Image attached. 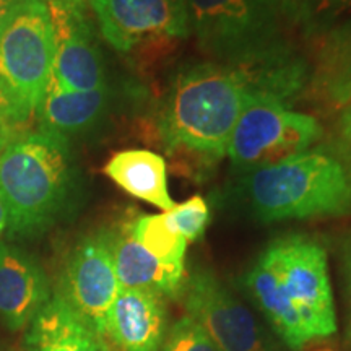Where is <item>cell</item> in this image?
Instances as JSON below:
<instances>
[{
  "instance_id": "28",
  "label": "cell",
  "mask_w": 351,
  "mask_h": 351,
  "mask_svg": "<svg viewBox=\"0 0 351 351\" xmlns=\"http://www.w3.org/2000/svg\"><path fill=\"white\" fill-rule=\"evenodd\" d=\"M26 127H12V125H0V152L7 147L8 143L13 142L21 134H25Z\"/></svg>"
},
{
  "instance_id": "27",
  "label": "cell",
  "mask_w": 351,
  "mask_h": 351,
  "mask_svg": "<svg viewBox=\"0 0 351 351\" xmlns=\"http://www.w3.org/2000/svg\"><path fill=\"white\" fill-rule=\"evenodd\" d=\"M285 12H287V16L289 23L293 25V28L298 29V25H300L302 10H304L306 0H282Z\"/></svg>"
},
{
  "instance_id": "26",
  "label": "cell",
  "mask_w": 351,
  "mask_h": 351,
  "mask_svg": "<svg viewBox=\"0 0 351 351\" xmlns=\"http://www.w3.org/2000/svg\"><path fill=\"white\" fill-rule=\"evenodd\" d=\"M340 262L345 276L346 298H348V324H346V340L351 343V232L340 241Z\"/></svg>"
},
{
  "instance_id": "16",
  "label": "cell",
  "mask_w": 351,
  "mask_h": 351,
  "mask_svg": "<svg viewBox=\"0 0 351 351\" xmlns=\"http://www.w3.org/2000/svg\"><path fill=\"white\" fill-rule=\"evenodd\" d=\"M245 287L285 345L291 350H301L313 340L295 306L289 301L274 261L267 251L262 252L249 270L245 276Z\"/></svg>"
},
{
  "instance_id": "10",
  "label": "cell",
  "mask_w": 351,
  "mask_h": 351,
  "mask_svg": "<svg viewBox=\"0 0 351 351\" xmlns=\"http://www.w3.org/2000/svg\"><path fill=\"white\" fill-rule=\"evenodd\" d=\"M119 291L112 256V231L86 236L69 258L59 295L104 337L108 311Z\"/></svg>"
},
{
  "instance_id": "5",
  "label": "cell",
  "mask_w": 351,
  "mask_h": 351,
  "mask_svg": "<svg viewBox=\"0 0 351 351\" xmlns=\"http://www.w3.org/2000/svg\"><path fill=\"white\" fill-rule=\"evenodd\" d=\"M322 137L324 127L311 114L298 112L271 96L249 93L226 156L238 173L247 174L311 150Z\"/></svg>"
},
{
  "instance_id": "14",
  "label": "cell",
  "mask_w": 351,
  "mask_h": 351,
  "mask_svg": "<svg viewBox=\"0 0 351 351\" xmlns=\"http://www.w3.org/2000/svg\"><path fill=\"white\" fill-rule=\"evenodd\" d=\"M112 256L121 288L152 289L165 298H178L184 289L186 265H168L152 256L125 223L112 231Z\"/></svg>"
},
{
  "instance_id": "24",
  "label": "cell",
  "mask_w": 351,
  "mask_h": 351,
  "mask_svg": "<svg viewBox=\"0 0 351 351\" xmlns=\"http://www.w3.org/2000/svg\"><path fill=\"white\" fill-rule=\"evenodd\" d=\"M332 129L330 152L351 169V103L337 111Z\"/></svg>"
},
{
  "instance_id": "1",
  "label": "cell",
  "mask_w": 351,
  "mask_h": 351,
  "mask_svg": "<svg viewBox=\"0 0 351 351\" xmlns=\"http://www.w3.org/2000/svg\"><path fill=\"white\" fill-rule=\"evenodd\" d=\"M247 96V83L231 65L213 60L187 65L165 96L158 121L161 140L169 153L221 160Z\"/></svg>"
},
{
  "instance_id": "23",
  "label": "cell",
  "mask_w": 351,
  "mask_h": 351,
  "mask_svg": "<svg viewBox=\"0 0 351 351\" xmlns=\"http://www.w3.org/2000/svg\"><path fill=\"white\" fill-rule=\"evenodd\" d=\"M160 351H217L205 328L186 314L166 333Z\"/></svg>"
},
{
  "instance_id": "18",
  "label": "cell",
  "mask_w": 351,
  "mask_h": 351,
  "mask_svg": "<svg viewBox=\"0 0 351 351\" xmlns=\"http://www.w3.org/2000/svg\"><path fill=\"white\" fill-rule=\"evenodd\" d=\"M104 174L127 194L169 212L176 207L168 191L166 161L150 150H124L104 165Z\"/></svg>"
},
{
  "instance_id": "30",
  "label": "cell",
  "mask_w": 351,
  "mask_h": 351,
  "mask_svg": "<svg viewBox=\"0 0 351 351\" xmlns=\"http://www.w3.org/2000/svg\"><path fill=\"white\" fill-rule=\"evenodd\" d=\"M5 230H7V210L2 199H0V236H2V232Z\"/></svg>"
},
{
  "instance_id": "25",
  "label": "cell",
  "mask_w": 351,
  "mask_h": 351,
  "mask_svg": "<svg viewBox=\"0 0 351 351\" xmlns=\"http://www.w3.org/2000/svg\"><path fill=\"white\" fill-rule=\"evenodd\" d=\"M32 109L0 82V125L26 127Z\"/></svg>"
},
{
  "instance_id": "21",
  "label": "cell",
  "mask_w": 351,
  "mask_h": 351,
  "mask_svg": "<svg viewBox=\"0 0 351 351\" xmlns=\"http://www.w3.org/2000/svg\"><path fill=\"white\" fill-rule=\"evenodd\" d=\"M351 19V0H306L298 32L306 39H319L332 26Z\"/></svg>"
},
{
  "instance_id": "11",
  "label": "cell",
  "mask_w": 351,
  "mask_h": 351,
  "mask_svg": "<svg viewBox=\"0 0 351 351\" xmlns=\"http://www.w3.org/2000/svg\"><path fill=\"white\" fill-rule=\"evenodd\" d=\"M54 28L56 54L49 83L67 91L106 86L93 26L83 0H46Z\"/></svg>"
},
{
  "instance_id": "31",
  "label": "cell",
  "mask_w": 351,
  "mask_h": 351,
  "mask_svg": "<svg viewBox=\"0 0 351 351\" xmlns=\"http://www.w3.org/2000/svg\"><path fill=\"white\" fill-rule=\"evenodd\" d=\"M111 351H114V350H111Z\"/></svg>"
},
{
  "instance_id": "3",
  "label": "cell",
  "mask_w": 351,
  "mask_h": 351,
  "mask_svg": "<svg viewBox=\"0 0 351 351\" xmlns=\"http://www.w3.org/2000/svg\"><path fill=\"white\" fill-rule=\"evenodd\" d=\"M241 191L263 223L351 215V169L332 152L311 148L243 174Z\"/></svg>"
},
{
  "instance_id": "15",
  "label": "cell",
  "mask_w": 351,
  "mask_h": 351,
  "mask_svg": "<svg viewBox=\"0 0 351 351\" xmlns=\"http://www.w3.org/2000/svg\"><path fill=\"white\" fill-rule=\"evenodd\" d=\"M28 351H111L106 339L57 293L39 311L26 337Z\"/></svg>"
},
{
  "instance_id": "29",
  "label": "cell",
  "mask_w": 351,
  "mask_h": 351,
  "mask_svg": "<svg viewBox=\"0 0 351 351\" xmlns=\"http://www.w3.org/2000/svg\"><path fill=\"white\" fill-rule=\"evenodd\" d=\"M16 3H19V0H0V33H2L3 26H5L8 16H10Z\"/></svg>"
},
{
  "instance_id": "9",
  "label": "cell",
  "mask_w": 351,
  "mask_h": 351,
  "mask_svg": "<svg viewBox=\"0 0 351 351\" xmlns=\"http://www.w3.org/2000/svg\"><path fill=\"white\" fill-rule=\"evenodd\" d=\"M101 34L116 51L191 36L187 0H88Z\"/></svg>"
},
{
  "instance_id": "20",
  "label": "cell",
  "mask_w": 351,
  "mask_h": 351,
  "mask_svg": "<svg viewBox=\"0 0 351 351\" xmlns=\"http://www.w3.org/2000/svg\"><path fill=\"white\" fill-rule=\"evenodd\" d=\"M134 238L158 261L168 265H184L187 245L186 239L174 230L168 215H142L130 221Z\"/></svg>"
},
{
  "instance_id": "17",
  "label": "cell",
  "mask_w": 351,
  "mask_h": 351,
  "mask_svg": "<svg viewBox=\"0 0 351 351\" xmlns=\"http://www.w3.org/2000/svg\"><path fill=\"white\" fill-rule=\"evenodd\" d=\"M317 41L311 88L327 108L340 111L351 103V19L332 26Z\"/></svg>"
},
{
  "instance_id": "2",
  "label": "cell",
  "mask_w": 351,
  "mask_h": 351,
  "mask_svg": "<svg viewBox=\"0 0 351 351\" xmlns=\"http://www.w3.org/2000/svg\"><path fill=\"white\" fill-rule=\"evenodd\" d=\"M69 140L59 132H25L0 152V199L12 236L46 230L73 189Z\"/></svg>"
},
{
  "instance_id": "13",
  "label": "cell",
  "mask_w": 351,
  "mask_h": 351,
  "mask_svg": "<svg viewBox=\"0 0 351 351\" xmlns=\"http://www.w3.org/2000/svg\"><path fill=\"white\" fill-rule=\"evenodd\" d=\"M51 300L43 267L19 247L0 243V319L12 330L29 326Z\"/></svg>"
},
{
  "instance_id": "4",
  "label": "cell",
  "mask_w": 351,
  "mask_h": 351,
  "mask_svg": "<svg viewBox=\"0 0 351 351\" xmlns=\"http://www.w3.org/2000/svg\"><path fill=\"white\" fill-rule=\"evenodd\" d=\"M191 34L213 62H254L291 44L282 0H187Z\"/></svg>"
},
{
  "instance_id": "19",
  "label": "cell",
  "mask_w": 351,
  "mask_h": 351,
  "mask_svg": "<svg viewBox=\"0 0 351 351\" xmlns=\"http://www.w3.org/2000/svg\"><path fill=\"white\" fill-rule=\"evenodd\" d=\"M108 88L91 91H67L49 83L38 106L41 129L67 137L93 127L108 106Z\"/></svg>"
},
{
  "instance_id": "22",
  "label": "cell",
  "mask_w": 351,
  "mask_h": 351,
  "mask_svg": "<svg viewBox=\"0 0 351 351\" xmlns=\"http://www.w3.org/2000/svg\"><path fill=\"white\" fill-rule=\"evenodd\" d=\"M166 215H168L174 230L187 243H192V241L202 238V234L207 230V225L210 221L208 204L200 195L191 197V199H187L179 205L176 204V207L169 210V212H166Z\"/></svg>"
},
{
  "instance_id": "7",
  "label": "cell",
  "mask_w": 351,
  "mask_h": 351,
  "mask_svg": "<svg viewBox=\"0 0 351 351\" xmlns=\"http://www.w3.org/2000/svg\"><path fill=\"white\" fill-rule=\"evenodd\" d=\"M265 251L311 339L333 335L337 317L326 249L314 239L293 234L274 241Z\"/></svg>"
},
{
  "instance_id": "12",
  "label": "cell",
  "mask_w": 351,
  "mask_h": 351,
  "mask_svg": "<svg viewBox=\"0 0 351 351\" xmlns=\"http://www.w3.org/2000/svg\"><path fill=\"white\" fill-rule=\"evenodd\" d=\"M168 333L165 296L152 289L121 288L109 307L104 337L116 351H160Z\"/></svg>"
},
{
  "instance_id": "6",
  "label": "cell",
  "mask_w": 351,
  "mask_h": 351,
  "mask_svg": "<svg viewBox=\"0 0 351 351\" xmlns=\"http://www.w3.org/2000/svg\"><path fill=\"white\" fill-rule=\"evenodd\" d=\"M54 28L46 0H19L0 33V82L36 111L51 80Z\"/></svg>"
},
{
  "instance_id": "8",
  "label": "cell",
  "mask_w": 351,
  "mask_h": 351,
  "mask_svg": "<svg viewBox=\"0 0 351 351\" xmlns=\"http://www.w3.org/2000/svg\"><path fill=\"white\" fill-rule=\"evenodd\" d=\"M182 291L187 314L205 328L217 351H278L213 271L195 269Z\"/></svg>"
}]
</instances>
